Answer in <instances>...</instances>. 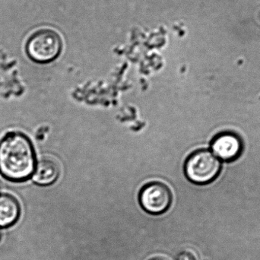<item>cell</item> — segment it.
I'll list each match as a JSON object with an SVG mask.
<instances>
[{"mask_svg": "<svg viewBox=\"0 0 260 260\" xmlns=\"http://www.w3.org/2000/svg\"><path fill=\"white\" fill-rule=\"evenodd\" d=\"M20 213L19 203L13 197L7 194L0 195V228L12 227L19 219Z\"/></svg>", "mask_w": 260, "mask_h": 260, "instance_id": "52a82bcc", "label": "cell"}, {"mask_svg": "<svg viewBox=\"0 0 260 260\" xmlns=\"http://www.w3.org/2000/svg\"><path fill=\"white\" fill-rule=\"evenodd\" d=\"M221 171V160L208 149L194 151L184 164L185 176L194 184L206 185L212 183Z\"/></svg>", "mask_w": 260, "mask_h": 260, "instance_id": "7a4b0ae2", "label": "cell"}, {"mask_svg": "<svg viewBox=\"0 0 260 260\" xmlns=\"http://www.w3.org/2000/svg\"><path fill=\"white\" fill-rule=\"evenodd\" d=\"M139 203L147 213L159 215L165 213L172 203V192L167 185L160 182H151L141 189Z\"/></svg>", "mask_w": 260, "mask_h": 260, "instance_id": "277c9868", "label": "cell"}, {"mask_svg": "<svg viewBox=\"0 0 260 260\" xmlns=\"http://www.w3.org/2000/svg\"><path fill=\"white\" fill-rule=\"evenodd\" d=\"M2 235H1V232H0V240H1Z\"/></svg>", "mask_w": 260, "mask_h": 260, "instance_id": "30bf717a", "label": "cell"}, {"mask_svg": "<svg viewBox=\"0 0 260 260\" xmlns=\"http://www.w3.org/2000/svg\"><path fill=\"white\" fill-rule=\"evenodd\" d=\"M176 260H198L193 253L189 252H182L177 256Z\"/></svg>", "mask_w": 260, "mask_h": 260, "instance_id": "ba28073f", "label": "cell"}, {"mask_svg": "<svg viewBox=\"0 0 260 260\" xmlns=\"http://www.w3.org/2000/svg\"><path fill=\"white\" fill-rule=\"evenodd\" d=\"M60 37L51 29H41L34 34L27 44V53L32 60L47 63L54 60L61 52Z\"/></svg>", "mask_w": 260, "mask_h": 260, "instance_id": "3957f363", "label": "cell"}, {"mask_svg": "<svg viewBox=\"0 0 260 260\" xmlns=\"http://www.w3.org/2000/svg\"><path fill=\"white\" fill-rule=\"evenodd\" d=\"M0 191H1V185H0Z\"/></svg>", "mask_w": 260, "mask_h": 260, "instance_id": "8fae6325", "label": "cell"}, {"mask_svg": "<svg viewBox=\"0 0 260 260\" xmlns=\"http://www.w3.org/2000/svg\"><path fill=\"white\" fill-rule=\"evenodd\" d=\"M150 260H167V259H165V258H162V257H155V258H153V259H151Z\"/></svg>", "mask_w": 260, "mask_h": 260, "instance_id": "9c48e42d", "label": "cell"}, {"mask_svg": "<svg viewBox=\"0 0 260 260\" xmlns=\"http://www.w3.org/2000/svg\"><path fill=\"white\" fill-rule=\"evenodd\" d=\"M59 166L51 159L44 158L38 162L32 174V180L40 186H50L59 178Z\"/></svg>", "mask_w": 260, "mask_h": 260, "instance_id": "8992f818", "label": "cell"}, {"mask_svg": "<svg viewBox=\"0 0 260 260\" xmlns=\"http://www.w3.org/2000/svg\"><path fill=\"white\" fill-rule=\"evenodd\" d=\"M214 155L225 162L236 160L242 154L244 143L242 139L233 132H223L217 135L211 142Z\"/></svg>", "mask_w": 260, "mask_h": 260, "instance_id": "5b68a950", "label": "cell"}, {"mask_svg": "<svg viewBox=\"0 0 260 260\" xmlns=\"http://www.w3.org/2000/svg\"><path fill=\"white\" fill-rule=\"evenodd\" d=\"M35 163L31 142L21 133H10L0 142V172L8 180H27L33 174Z\"/></svg>", "mask_w": 260, "mask_h": 260, "instance_id": "6da1fadb", "label": "cell"}]
</instances>
